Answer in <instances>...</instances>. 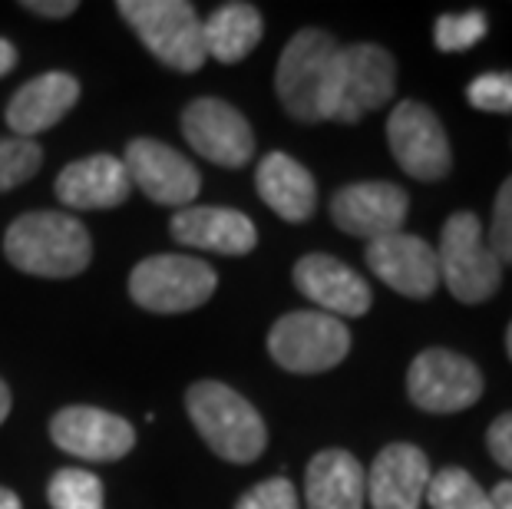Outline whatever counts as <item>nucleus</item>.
Masks as SVG:
<instances>
[{
  "instance_id": "14",
  "label": "nucleus",
  "mask_w": 512,
  "mask_h": 509,
  "mask_svg": "<svg viewBox=\"0 0 512 509\" xmlns=\"http://www.w3.org/2000/svg\"><path fill=\"white\" fill-rule=\"evenodd\" d=\"M50 437L60 450L80 460H123L136 447V430L129 420L100 407H63L50 420Z\"/></svg>"
},
{
  "instance_id": "10",
  "label": "nucleus",
  "mask_w": 512,
  "mask_h": 509,
  "mask_svg": "<svg viewBox=\"0 0 512 509\" xmlns=\"http://www.w3.org/2000/svg\"><path fill=\"white\" fill-rule=\"evenodd\" d=\"M387 143L397 166L420 182H437L453 166L450 139L430 106L400 100L387 119Z\"/></svg>"
},
{
  "instance_id": "7",
  "label": "nucleus",
  "mask_w": 512,
  "mask_h": 509,
  "mask_svg": "<svg viewBox=\"0 0 512 509\" xmlns=\"http://www.w3.org/2000/svg\"><path fill=\"white\" fill-rule=\"evenodd\" d=\"M351 351V331L324 311H291L268 331V354L291 374H321Z\"/></svg>"
},
{
  "instance_id": "29",
  "label": "nucleus",
  "mask_w": 512,
  "mask_h": 509,
  "mask_svg": "<svg viewBox=\"0 0 512 509\" xmlns=\"http://www.w3.org/2000/svg\"><path fill=\"white\" fill-rule=\"evenodd\" d=\"M489 252L499 258V265H512V176L499 186L493 202V222L486 229Z\"/></svg>"
},
{
  "instance_id": "4",
  "label": "nucleus",
  "mask_w": 512,
  "mask_h": 509,
  "mask_svg": "<svg viewBox=\"0 0 512 509\" xmlns=\"http://www.w3.org/2000/svg\"><path fill=\"white\" fill-rule=\"evenodd\" d=\"M437 262L440 281L463 305H483L503 285V265L489 252L486 229L473 212H453L446 219Z\"/></svg>"
},
{
  "instance_id": "22",
  "label": "nucleus",
  "mask_w": 512,
  "mask_h": 509,
  "mask_svg": "<svg viewBox=\"0 0 512 509\" xmlns=\"http://www.w3.org/2000/svg\"><path fill=\"white\" fill-rule=\"evenodd\" d=\"M258 196L285 222H308L318 205L314 176L288 153H268L255 172Z\"/></svg>"
},
{
  "instance_id": "5",
  "label": "nucleus",
  "mask_w": 512,
  "mask_h": 509,
  "mask_svg": "<svg viewBox=\"0 0 512 509\" xmlns=\"http://www.w3.org/2000/svg\"><path fill=\"white\" fill-rule=\"evenodd\" d=\"M116 10L166 67L195 73L209 60L202 40V20L185 0H119Z\"/></svg>"
},
{
  "instance_id": "28",
  "label": "nucleus",
  "mask_w": 512,
  "mask_h": 509,
  "mask_svg": "<svg viewBox=\"0 0 512 509\" xmlns=\"http://www.w3.org/2000/svg\"><path fill=\"white\" fill-rule=\"evenodd\" d=\"M466 100L473 110L483 113H512V73L509 70H489L466 86Z\"/></svg>"
},
{
  "instance_id": "23",
  "label": "nucleus",
  "mask_w": 512,
  "mask_h": 509,
  "mask_svg": "<svg viewBox=\"0 0 512 509\" xmlns=\"http://www.w3.org/2000/svg\"><path fill=\"white\" fill-rule=\"evenodd\" d=\"M261 34H265V20H261L258 7L252 4H222L209 20L202 24L205 53L219 63H238L258 47Z\"/></svg>"
},
{
  "instance_id": "3",
  "label": "nucleus",
  "mask_w": 512,
  "mask_h": 509,
  "mask_svg": "<svg viewBox=\"0 0 512 509\" xmlns=\"http://www.w3.org/2000/svg\"><path fill=\"white\" fill-rule=\"evenodd\" d=\"M185 407L199 437L228 463H252L268 447V430L258 410L222 381H199L185 394Z\"/></svg>"
},
{
  "instance_id": "37",
  "label": "nucleus",
  "mask_w": 512,
  "mask_h": 509,
  "mask_svg": "<svg viewBox=\"0 0 512 509\" xmlns=\"http://www.w3.org/2000/svg\"><path fill=\"white\" fill-rule=\"evenodd\" d=\"M506 351H509V357H512V324L506 328Z\"/></svg>"
},
{
  "instance_id": "12",
  "label": "nucleus",
  "mask_w": 512,
  "mask_h": 509,
  "mask_svg": "<svg viewBox=\"0 0 512 509\" xmlns=\"http://www.w3.org/2000/svg\"><path fill=\"white\" fill-rule=\"evenodd\" d=\"M367 268L374 272L387 288L400 291L403 298H433L440 288V262L437 248L427 245L417 235L394 232L384 238L367 242Z\"/></svg>"
},
{
  "instance_id": "8",
  "label": "nucleus",
  "mask_w": 512,
  "mask_h": 509,
  "mask_svg": "<svg viewBox=\"0 0 512 509\" xmlns=\"http://www.w3.org/2000/svg\"><path fill=\"white\" fill-rule=\"evenodd\" d=\"M219 275L192 255H152L129 275V298L156 314L195 311L215 295Z\"/></svg>"
},
{
  "instance_id": "35",
  "label": "nucleus",
  "mask_w": 512,
  "mask_h": 509,
  "mask_svg": "<svg viewBox=\"0 0 512 509\" xmlns=\"http://www.w3.org/2000/svg\"><path fill=\"white\" fill-rule=\"evenodd\" d=\"M0 509H20V500L14 490H7V486H0Z\"/></svg>"
},
{
  "instance_id": "2",
  "label": "nucleus",
  "mask_w": 512,
  "mask_h": 509,
  "mask_svg": "<svg viewBox=\"0 0 512 509\" xmlns=\"http://www.w3.org/2000/svg\"><path fill=\"white\" fill-rule=\"evenodd\" d=\"M341 43L324 30H298L281 50L275 90L281 106L298 123H324L331 110L334 73Z\"/></svg>"
},
{
  "instance_id": "15",
  "label": "nucleus",
  "mask_w": 512,
  "mask_h": 509,
  "mask_svg": "<svg viewBox=\"0 0 512 509\" xmlns=\"http://www.w3.org/2000/svg\"><path fill=\"white\" fill-rule=\"evenodd\" d=\"M123 166L129 172V182H136L159 205H189L199 196V169L159 139H133L126 146Z\"/></svg>"
},
{
  "instance_id": "33",
  "label": "nucleus",
  "mask_w": 512,
  "mask_h": 509,
  "mask_svg": "<svg viewBox=\"0 0 512 509\" xmlns=\"http://www.w3.org/2000/svg\"><path fill=\"white\" fill-rule=\"evenodd\" d=\"M489 500H493V509H512V480L496 483L489 490Z\"/></svg>"
},
{
  "instance_id": "18",
  "label": "nucleus",
  "mask_w": 512,
  "mask_h": 509,
  "mask_svg": "<svg viewBox=\"0 0 512 509\" xmlns=\"http://www.w3.org/2000/svg\"><path fill=\"white\" fill-rule=\"evenodd\" d=\"M172 238L189 248H209L219 255H248L258 245L255 222L245 212L189 205L172 215Z\"/></svg>"
},
{
  "instance_id": "1",
  "label": "nucleus",
  "mask_w": 512,
  "mask_h": 509,
  "mask_svg": "<svg viewBox=\"0 0 512 509\" xmlns=\"http://www.w3.org/2000/svg\"><path fill=\"white\" fill-rule=\"evenodd\" d=\"M4 252L10 265L37 278H73L93 258L90 232L73 215L27 212L7 229Z\"/></svg>"
},
{
  "instance_id": "36",
  "label": "nucleus",
  "mask_w": 512,
  "mask_h": 509,
  "mask_svg": "<svg viewBox=\"0 0 512 509\" xmlns=\"http://www.w3.org/2000/svg\"><path fill=\"white\" fill-rule=\"evenodd\" d=\"M7 414H10V391H7V384L0 381V424L7 420Z\"/></svg>"
},
{
  "instance_id": "13",
  "label": "nucleus",
  "mask_w": 512,
  "mask_h": 509,
  "mask_svg": "<svg viewBox=\"0 0 512 509\" xmlns=\"http://www.w3.org/2000/svg\"><path fill=\"white\" fill-rule=\"evenodd\" d=\"M410 196L394 182H354L334 192L331 199V219L341 232L357 238H384L400 232L407 222Z\"/></svg>"
},
{
  "instance_id": "21",
  "label": "nucleus",
  "mask_w": 512,
  "mask_h": 509,
  "mask_svg": "<svg viewBox=\"0 0 512 509\" xmlns=\"http://www.w3.org/2000/svg\"><path fill=\"white\" fill-rule=\"evenodd\" d=\"M367 473L347 450H321L308 463L304 503L308 509H364Z\"/></svg>"
},
{
  "instance_id": "32",
  "label": "nucleus",
  "mask_w": 512,
  "mask_h": 509,
  "mask_svg": "<svg viewBox=\"0 0 512 509\" xmlns=\"http://www.w3.org/2000/svg\"><path fill=\"white\" fill-rule=\"evenodd\" d=\"M24 7L30 14H40V17H67L76 10L73 0H27Z\"/></svg>"
},
{
  "instance_id": "31",
  "label": "nucleus",
  "mask_w": 512,
  "mask_h": 509,
  "mask_svg": "<svg viewBox=\"0 0 512 509\" xmlns=\"http://www.w3.org/2000/svg\"><path fill=\"white\" fill-rule=\"evenodd\" d=\"M486 450L499 467L512 473V410L503 417H496L486 430Z\"/></svg>"
},
{
  "instance_id": "27",
  "label": "nucleus",
  "mask_w": 512,
  "mask_h": 509,
  "mask_svg": "<svg viewBox=\"0 0 512 509\" xmlns=\"http://www.w3.org/2000/svg\"><path fill=\"white\" fill-rule=\"evenodd\" d=\"M43 162V149L34 139H0V192L24 186L34 179V172Z\"/></svg>"
},
{
  "instance_id": "30",
  "label": "nucleus",
  "mask_w": 512,
  "mask_h": 509,
  "mask_svg": "<svg viewBox=\"0 0 512 509\" xmlns=\"http://www.w3.org/2000/svg\"><path fill=\"white\" fill-rule=\"evenodd\" d=\"M235 509H301V503H298V490L291 486V480L271 476V480L252 486V490L235 503Z\"/></svg>"
},
{
  "instance_id": "11",
  "label": "nucleus",
  "mask_w": 512,
  "mask_h": 509,
  "mask_svg": "<svg viewBox=\"0 0 512 509\" xmlns=\"http://www.w3.org/2000/svg\"><path fill=\"white\" fill-rule=\"evenodd\" d=\"M182 133L195 153L215 166L242 169L255 156V133L248 119L232 103L215 100V96H202L185 106Z\"/></svg>"
},
{
  "instance_id": "9",
  "label": "nucleus",
  "mask_w": 512,
  "mask_h": 509,
  "mask_svg": "<svg viewBox=\"0 0 512 509\" xmlns=\"http://www.w3.org/2000/svg\"><path fill=\"white\" fill-rule=\"evenodd\" d=\"M483 374L470 357L430 348L413 357L407 371V394L427 414H460L483 397Z\"/></svg>"
},
{
  "instance_id": "20",
  "label": "nucleus",
  "mask_w": 512,
  "mask_h": 509,
  "mask_svg": "<svg viewBox=\"0 0 512 509\" xmlns=\"http://www.w3.org/2000/svg\"><path fill=\"white\" fill-rule=\"evenodd\" d=\"M129 172L116 156H86L57 176V199L70 209H113L129 199Z\"/></svg>"
},
{
  "instance_id": "17",
  "label": "nucleus",
  "mask_w": 512,
  "mask_h": 509,
  "mask_svg": "<svg viewBox=\"0 0 512 509\" xmlns=\"http://www.w3.org/2000/svg\"><path fill=\"white\" fill-rule=\"evenodd\" d=\"M430 476V460L420 447L390 443L367 473V500L374 509H420Z\"/></svg>"
},
{
  "instance_id": "16",
  "label": "nucleus",
  "mask_w": 512,
  "mask_h": 509,
  "mask_svg": "<svg viewBox=\"0 0 512 509\" xmlns=\"http://www.w3.org/2000/svg\"><path fill=\"white\" fill-rule=\"evenodd\" d=\"M294 285L331 318H361L370 311V285L331 255H304L294 265Z\"/></svg>"
},
{
  "instance_id": "6",
  "label": "nucleus",
  "mask_w": 512,
  "mask_h": 509,
  "mask_svg": "<svg viewBox=\"0 0 512 509\" xmlns=\"http://www.w3.org/2000/svg\"><path fill=\"white\" fill-rule=\"evenodd\" d=\"M397 63L390 50L377 43H347L337 53L334 93H331V123H361L370 110H380L394 100Z\"/></svg>"
},
{
  "instance_id": "25",
  "label": "nucleus",
  "mask_w": 512,
  "mask_h": 509,
  "mask_svg": "<svg viewBox=\"0 0 512 509\" xmlns=\"http://www.w3.org/2000/svg\"><path fill=\"white\" fill-rule=\"evenodd\" d=\"M47 500L53 509H106L100 476L76 467H67L53 476L47 486Z\"/></svg>"
},
{
  "instance_id": "24",
  "label": "nucleus",
  "mask_w": 512,
  "mask_h": 509,
  "mask_svg": "<svg viewBox=\"0 0 512 509\" xmlns=\"http://www.w3.org/2000/svg\"><path fill=\"white\" fill-rule=\"evenodd\" d=\"M427 503L433 509H493L489 490H483L476 476L463 467H443L440 473H433L427 486Z\"/></svg>"
},
{
  "instance_id": "19",
  "label": "nucleus",
  "mask_w": 512,
  "mask_h": 509,
  "mask_svg": "<svg viewBox=\"0 0 512 509\" xmlns=\"http://www.w3.org/2000/svg\"><path fill=\"white\" fill-rule=\"evenodd\" d=\"M76 100H80V83L63 70L40 73L30 83H24L7 103V126L14 129L17 139H30L43 129L57 126L67 116Z\"/></svg>"
},
{
  "instance_id": "26",
  "label": "nucleus",
  "mask_w": 512,
  "mask_h": 509,
  "mask_svg": "<svg viewBox=\"0 0 512 509\" xmlns=\"http://www.w3.org/2000/svg\"><path fill=\"white\" fill-rule=\"evenodd\" d=\"M486 37V14L483 10H463V14H443L433 24V43L440 53H463L473 50Z\"/></svg>"
},
{
  "instance_id": "34",
  "label": "nucleus",
  "mask_w": 512,
  "mask_h": 509,
  "mask_svg": "<svg viewBox=\"0 0 512 509\" xmlns=\"http://www.w3.org/2000/svg\"><path fill=\"white\" fill-rule=\"evenodd\" d=\"M17 67V50L10 40H0V77H7L10 70Z\"/></svg>"
}]
</instances>
